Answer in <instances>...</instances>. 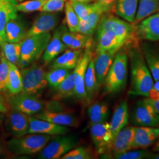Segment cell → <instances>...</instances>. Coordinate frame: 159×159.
Returning <instances> with one entry per match:
<instances>
[{"mask_svg":"<svg viewBox=\"0 0 159 159\" xmlns=\"http://www.w3.org/2000/svg\"><path fill=\"white\" fill-rule=\"evenodd\" d=\"M46 73L43 66L32 63L21 68L22 93L37 96L48 85Z\"/></svg>","mask_w":159,"mask_h":159,"instance_id":"cell-5","label":"cell"},{"mask_svg":"<svg viewBox=\"0 0 159 159\" xmlns=\"http://www.w3.org/2000/svg\"><path fill=\"white\" fill-rule=\"evenodd\" d=\"M159 137V128L157 127H135L133 148H145L153 144Z\"/></svg>","mask_w":159,"mask_h":159,"instance_id":"cell-20","label":"cell"},{"mask_svg":"<svg viewBox=\"0 0 159 159\" xmlns=\"http://www.w3.org/2000/svg\"><path fill=\"white\" fill-rule=\"evenodd\" d=\"M120 50H110L97 52L94 60V68L97 79L101 85H104L109 69L113 63L116 53Z\"/></svg>","mask_w":159,"mask_h":159,"instance_id":"cell-15","label":"cell"},{"mask_svg":"<svg viewBox=\"0 0 159 159\" xmlns=\"http://www.w3.org/2000/svg\"><path fill=\"white\" fill-rule=\"evenodd\" d=\"M5 1H6V0H0V9H1V8L2 7V6H3V4H4V2H5Z\"/></svg>","mask_w":159,"mask_h":159,"instance_id":"cell-52","label":"cell"},{"mask_svg":"<svg viewBox=\"0 0 159 159\" xmlns=\"http://www.w3.org/2000/svg\"><path fill=\"white\" fill-rule=\"evenodd\" d=\"M90 125V134L93 142L97 151L99 153H102L111 148L113 140L110 123L105 121Z\"/></svg>","mask_w":159,"mask_h":159,"instance_id":"cell-11","label":"cell"},{"mask_svg":"<svg viewBox=\"0 0 159 159\" xmlns=\"http://www.w3.org/2000/svg\"><path fill=\"white\" fill-rule=\"evenodd\" d=\"M75 80V71L74 70L73 72H71L60 85L55 88L56 91L53 99L59 101L74 96Z\"/></svg>","mask_w":159,"mask_h":159,"instance_id":"cell-31","label":"cell"},{"mask_svg":"<svg viewBox=\"0 0 159 159\" xmlns=\"http://www.w3.org/2000/svg\"><path fill=\"white\" fill-rule=\"evenodd\" d=\"M71 73V70L69 69L51 68L50 71L46 73V79L47 80L48 84L53 88L57 87L68 77Z\"/></svg>","mask_w":159,"mask_h":159,"instance_id":"cell-36","label":"cell"},{"mask_svg":"<svg viewBox=\"0 0 159 159\" xmlns=\"http://www.w3.org/2000/svg\"><path fill=\"white\" fill-rule=\"evenodd\" d=\"M10 110L7 98L0 94V114L7 113Z\"/></svg>","mask_w":159,"mask_h":159,"instance_id":"cell-44","label":"cell"},{"mask_svg":"<svg viewBox=\"0 0 159 159\" xmlns=\"http://www.w3.org/2000/svg\"><path fill=\"white\" fill-rule=\"evenodd\" d=\"M90 153L89 150L84 147L73 148L67 153L64 154L61 159H91Z\"/></svg>","mask_w":159,"mask_h":159,"instance_id":"cell-42","label":"cell"},{"mask_svg":"<svg viewBox=\"0 0 159 159\" xmlns=\"http://www.w3.org/2000/svg\"><path fill=\"white\" fill-rule=\"evenodd\" d=\"M131 89L133 96H146L154 86V80L148 68L143 52L137 47L129 50Z\"/></svg>","mask_w":159,"mask_h":159,"instance_id":"cell-1","label":"cell"},{"mask_svg":"<svg viewBox=\"0 0 159 159\" xmlns=\"http://www.w3.org/2000/svg\"><path fill=\"white\" fill-rule=\"evenodd\" d=\"M129 106L126 101H123L115 109L112 119L110 123V129L113 137L120 130L127 126L129 123Z\"/></svg>","mask_w":159,"mask_h":159,"instance_id":"cell-23","label":"cell"},{"mask_svg":"<svg viewBox=\"0 0 159 159\" xmlns=\"http://www.w3.org/2000/svg\"><path fill=\"white\" fill-rule=\"evenodd\" d=\"M50 135L32 133L14 137L7 144L8 150L15 155H31L40 152L50 140Z\"/></svg>","mask_w":159,"mask_h":159,"instance_id":"cell-4","label":"cell"},{"mask_svg":"<svg viewBox=\"0 0 159 159\" xmlns=\"http://www.w3.org/2000/svg\"><path fill=\"white\" fill-rule=\"evenodd\" d=\"M135 127L125 126L114 137L111 145L113 154L123 153L133 148Z\"/></svg>","mask_w":159,"mask_h":159,"instance_id":"cell-17","label":"cell"},{"mask_svg":"<svg viewBox=\"0 0 159 159\" xmlns=\"http://www.w3.org/2000/svg\"><path fill=\"white\" fill-rule=\"evenodd\" d=\"M10 108L19 111L29 116H32L44 110L46 102L33 95L22 92L11 95L7 98Z\"/></svg>","mask_w":159,"mask_h":159,"instance_id":"cell-8","label":"cell"},{"mask_svg":"<svg viewBox=\"0 0 159 159\" xmlns=\"http://www.w3.org/2000/svg\"><path fill=\"white\" fill-rule=\"evenodd\" d=\"M70 1L80 20H85L90 14L95 11L99 7V4L97 2L92 4H89L88 3L70 0Z\"/></svg>","mask_w":159,"mask_h":159,"instance_id":"cell-37","label":"cell"},{"mask_svg":"<svg viewBox=\"0 0 159 159\" xmlns=\"http://www.w3.org/2000/svg\"><path fill=\"white\" fill-rule=\"evenodd\" d=\"M110 114L108 105L104 102H95L88 108L90 125L106 121Z\"/></svg>","mask_w":159,"mask_h":159,"instance_id":"cell-33","label":"cell"},{"mask_svg":"<svg viewBox=\"0 0 159 159\" xmlns=\"http://www.w3.org/2000/svg\"><path fill=\"white\" fill-rule=\"evenodd\" d=\"M66 22L68 30L71 32H78L80 19L71 6L70 0L67 1L65 5Z\"/></svg>","mask_w":159,"mask_h":159,"instance_id":"cell-38","label":"cell"},{"mask_svg":"<svg viewBox=\"0 0 159 159\" xmlns=\"http://www.w3.org/2000/svg\"><path fill=\"white\" fill-rule=\"evenodd\" d=\"M4 117H5L4 114H0V125L3 121V120L4 119Z\"/></svg>","mask_w":159,"mask_h":159,"instance_id":"cell-51","label":"cell"},{"mask_svg":"<svg viewBox=\"0 0 159 159\" xmlns=\"http://www.w3.org/2000/svg\"><path fill=\"white\" fill-rule=\"evenodd\" d=\"M129 57L123 51H118L109 69L104 82V91L114 94L123 90L126 85Z\"/></svg>","mask_w":159,"mask_h":159,"instance_id":"cell-2","label":"cell"},{"mask_svg":"<svg viewBox=\"0 0 159 159\" xmlns=\"http://www.w3.org/2000/svg\"><path fill=\"white\" fill-rule=\"evenodd\" d=\"M157 143L156 144V146H155V148H154V150L155 151H157V152H159V137L157 139Z\"/></svg>","mask_w":159,"mask_h":159,"instance_id":"cell-49","label":"cell"},{"mask_svg":"<svg viewBox=\"0 0 159 159\" xmlns=\"http://www.w3.org/2000/svg\"><path fill=\"white\" fill-rule=\"evenodd\" d=\"M0 46L7 60L16 66H18L21 58V42L9 43L1 41Z\"/></svg>","mask_w":159,"mask_h":159,"instance_id":"cell-35","label":"cell"},{"mask_svg":"<svg viewBox=\"0 0 159 159\" xmlns=\"http://www.w3.org/2000/svg\"><path fill=\"white\" fill-rule=\"evenodd\" d=\"M27 31L17 18L11 19L7 23L5 27L6 41L9 43H20L26 37Z\"/></svg>","mask_w":159,"mask_h":159,"instance_id":"cell-25","label":"cell"},{"mask_svg":"<svg viewBox=\"0 0 159 159\" xmlns=\"http://www.w3.org/2000/svg\"><path fill=\"white\" fill-rule=\"evenodd\" d=\"M139 0H117L116 14L129 23H134Z\"/></svg>","mask_w":159,"mask_h":159,"instance_id":"cell-29","label":"cell"},{"mask_svg":"<svg viewBox=\"0 0 159 159\" xmlns=\"http://www.w3.org/2000/svg\"><path fill=\"white\" fill-rule=\"evenodd\" d=\"M97 2L100 4V5L104 7L105 8H107L109 10L111 8L112 6H113L117 0H96Z\"/></svg>","mask_w":159,"mask_h":159,"instance_id":"cell-45","label":"cell"},{"mask_svg":"<svg viewBox=\"0 0 159 159\" xmlns=\"http://www.w3.org/2000/svg\"><path fill=\"white\" fill-rule=\"evenodd\" d=\"M25 1V0H17L18 2H22V1Z\"/></svg>","mask_w":159,"mask_h":159,"instance_id":"cell-54","label":"cell"},{"mask_svg":"<svg viewBox=\"0 0 159 159\" xmlns=\"http://www.w3.org/2000/svg\"><path fill=\"white\" fill-rule=\"evenodd\" d=\"M61 40L64 44L71 50H81L85 48L87 44L91 41V37L85 35L79 32L68 31L63 26Z\"/></svg>","mask_w":159,"mask_h":159,"instance_id":"cell-24","label":"cell"},{"mask_svg":"<svg viewBox=\"0 0 159 159\" xmlns=\"http://www.w3.org/2000/svg\"><path fill=\"white\" fill-rule=\"evenodd\" d=\"M62 30L63 26H61L55 31L52 37H51V40L46 47L42 57L44 65L51 63L58 55L66 50L67 47L61 40Z\"/></svg>","mask_w":159,"mask_h":159,"instance_id":"cell-19","label":"cell"},{"mask_svg":"<svg viewBox=\"0 0 159 159\" xmlns=\"http://www.w3.org/2000/svg\"><path fill=\"white\" fill-rule=\"evenodd\" d=\"M58 22V16L54 12H43L34 21L27 31L26 37L37 34L50 33L55 29Z\"/></svg>","mask_w":159,"mask_h":159,"instance_id":"cell-16","label":"cell"},{"mask_svg":"<svg viewBox=\"0 0 159 159\" xmlns=\"http://www.w3.org/2000/svg\"><path fill=\"white\" fill-rule=\"evenodd\" d=\"M97 52L110 50H120L125 43L116 35L113 31L108 30L97 35Z\"/></svg>","mask_w":159,"mask_h":159,"instance_id":"cell-22","label":"cell"},{"mask_svg":"<svg viewBox=\"0 0 159 159\" xmlns=\"http://www.w3.org/2000/svg\"><path fill=\"white\" fill-rule=\"evenodd\" d=\"M8 71L9 61L7 60L2 51L0 60V93H3L7 90Z\"/></svg>","mask_w":159,"mask_h":159,"instance_id":"cell-40","label":"cell"},{"mask_svg":"<svg viewBox=\"0 0 159 159\" xmlns=\"http://www.w3.org/2000/svg\"><path fill=\"white\" fill-rule=\"evenodd\" d=\"M157 12H159V10H158V11Z\"/></svg>","mask_w":159,"mask_h":159,"instance_id":"cell-55","label":"cell"},{"mask_svg":"<svg viewBox=\"0 0 159 159\" xmlns=\"http://www.w3.org/2000/svg\"><path fill=\"white\" fill-rule=\"evenodd\" d=\"M159 0H139L134 24H138L143 20L157 12Z\"/></svg>","mask_w":159,"mask_h":159,"instance_id":"cell-34","label":"cell"},{"mask_svg":"<svg viewBox=\"0 0 159 159\" xmlns=\"http://www.w3.org/2000/svg\"><path fill=\"white\" fill-rule=\"evenodd\" d=\"M136 33L137 35L143 40L159 41V12L144 18L139 23Z\"/></svg>","mask_w":159,"mask_h":159,"instance_id":"cell-14","label":"cell"},{"mask_svg":"<svg viewBox=\"0 0 159 159\" xmlns=\"http://www.w3.org/2000/svg\"><path fill=\"white\" fill-rule=\"evenodd\" d=\"M47 0H25L17 4L18 11L32 12L41 11Z\"/></svg>","mask_w":159,"mask_h":159,"instance_id":"cell-39","label":"cell"},{"mask_svg":"<svg viewBox=\"0 0 159 159\" xmlns=\"http://www.w3.org/2000/svg\"><path fill=\"white\" fill-rule=\"evenodd\" d=\"M51 38L50 33L25 37L21 42V58L18 66L24 68L37 61L43 54Z\"/></svg>","mask_w":159,"mask_h":159,"instance_id":"cell-3","label":"cell"},{"mask_svg":"<svg viewBox=\"0 0 159 159\" xmlns=\"http://www.w3.org/2000/svg\"><path fill=\"white\" fill-rule=\"evenodd\" d=\"M152 154L148 151L139 150L135 151H127L125 153L113 154L114 157L117 159H150Z\"/></svg>","mask_w":159,"mask_h":159,"instance_id":"cell-41","label":"cell"},{"mask_svg":"<svg viewBox=\"0 0 159 159\" xmlns=\"http://www.w3.org/2000/svg\"><path fill=\"white\" fill-rule=\"evenodd\" d=\"M6 121V129L14 137H22L28 133L30 116L10 108Z\"/></svg>","mask_w":159,"mask_h":159,"instance_id":"cell-12","label":"cell"},{"mask_svg":"<svg viewBox=\"0 0 159 159\" xmlns=\"http://www.w3.org/2000/svg\"><path fill=\"white\" fill-rule=\"evenodd\" d=\"M68 0H47L41 11L56 12L61 11Z\"/></svg>","mask_w":159,"mask_h":159,"instance_id":"cell-43","label":"cell"},{"mask_svg":"<svg viewBox=\"0 0 159 159\" xmlns=\"http://www.w3.org/2000/svg\"><path fill=\"white\" fill-rule=\"evenodd\" d=\"M150 159H159V153H157L154 154H152Z\"/></svg>","mask_w":159,"mask_h":159,"instance_id":"cell-48","label":"cell"},{"mask_svg":"<svg viewBox=\"0 0 159 159\" xmlns=\"http://www.w3.org/2000/svg\"><path fill=\"white\" fill-rule=\"evenodd\" d=\"M17 0H6L0 9V41H6L5 27L10 20L17 18Z\"/></svg>","mask_w":159,"mask_h":159,"instance_id":"cell-28","label":"cell"},{"mask_svg":"<svg viewBox=\"0 0 159 159\" xmlns=\"http://www.w3.org/2000/svg\"><path fill=\"white\" fill-rule=\"evenodd\" d=\"M72 1H79L81 2H84V3H89L90 2H92L93 1H96V0H72Z\"/></svg>","mask_w":159,"mask_h":159,"instance_id":"cell-50","label":"cell"},{"mask_svg":"<svg viewBox=\"0 0 159 159\" xmlns=\"http://www.w3.org/2000/svg\"><path fill=\"white\" fill-rule=\"evenodd\" d=\"M1 46H0V60H1Z\"/></svg>","mask_w":159,"mask_h":159,"instance_id":"cell-53","label":"cell"},{"mask_svg":"<svg viewBox=\"0 0 159 159\" xmlns=\"http://www.w3.org/2000/svg\"><path fill=\"white\" fill-rule=\"evenodd\" d=\"M81 55V50L68 49L60 56L56 58L51 63V67L74 69Z\"/></svg>","mask_w":159,"mask_h":159,"instance_id":"cell-26","label":"cell"},{"mask_svg":"<svg viewBox=\"0 0 159 159\" xmlns=\"http://www.w3.org/2000/svg\"><path fill=\"white\" fill-rule=\"evenodd\" d=\"M131 121L137 126L157 127L159 114L145 99L138 101L131 113Z\"/></svg>","mask_w":159,"mask_h":159,"instance_id":"cell-10","label":"cell"},{"mask_svg":"<svg viewBox=\"0 0 159 159\" xmlns=\"http://www.w3.org/2000/svg\"><path fill=\"white\" fill-rule=\"evenodd\" d=\"M4 153V146L3 143L0 140V157Z\"/></svg>","mask_w":159,"mask_h":159,"instance_id":"cell-47","label":"cell"},{"mask_svg":"<svg viewBox=\"0 0 159 159\" xmlns=\"http://www.w3.org/2000/svg\"><path fill=\"white\" fill-rule=\"evenodd\" d=\"M23 84L21 71L17 66L9 62V71L7 84V90L11 95L22 91Z\"/></svg>","mask_w":159,"mask_h":159,"instance_id":"cell-32","label":"cell"},{"mask_svg":"<svg viewBox=\"0 0 159 159\" xmlns=\"http://www.w3.org/2000/svg\"><path fill=\"white\" fill-rule=\"evenodd\" d=\"M108 30L113 31L125 44L131 43L136 33L134 24L111 14L102 16L97 27V35Z\"/></svg>","mask_w":159,"mask_h":159,"instance_id":"cell-6","label":"cell"},{"mask_svg":"<svg viewBox=\"0 0 159 159\" xmlns=\"http://www.w3.org/2000/svg\"><path fill=\"white\" fill-rule=\"evenodd\" d=\"M79 138L74 135H57L50 139L40 152L37 158L40 159H60L64 154L75 148Z\"/></svg>","mask_w":159,"mask_h":159,"instance_id":"cell-7","label":"cell"},{"mask_svg":"<svg viewBox=\"0 0 159 159\" xmlns=\"http://www.w3.org/2000/svg\"><path fill=\"white\" fill-rule=\"evenodd\" d=\"M145 100L153 107L157 113L159 114V100H152L146 98H145Z\"/></svg>","mask_w":159,"mask_h":159,"instance_id":"cell-46","label":"cell"},{"mask_svg":"<svg viewBox=\"0 0 159 159\" xmlns=\"http://www.w3.org/2000/svg\"><path fill=\"white\" fill-rule=\"evenodd\" d=\"M142 52L154 81H159V50L153 46L144 44Z\"/></svg>","mask_w":159,"mask_h":159,"instance_id":"cell-27","label":"cell"},{"mask_svg":"<svg viewBox=\"0 0 159 159\" xmlns=\"http://www.w3.org/2000/svg\"><path fill=\"white\" fill-rule=\"evenodd\" d=\"M91 48L92 42L90 41L85 47V51L81 55L76 67L74 68L75 71L74 96L80 100L85 101L87 102V96L85 91L84 77L86 69L93 58Z\"/></svg>","mask_w":159,"mask_h":159,"instance_id":"cell-9","label":"cell"},{"mask_svg":"<svg viewBox=\"0 0 159 159\" xmlns=\"http://www.w3.org/2000/svg\"><path fill=\"white\" fill-rule=\"evenodd\" d=\"M84 84L87 96V102H90L96 96L100 87L97 79L94 68V60L93 58L90 61L85 71Z\"/></svg>","mask_w":159,"mask_h":159,"instance_id":"cell-30","label":"cell"},{"mask_svg":"<svg viewBox=\"0 0 159 159\" xmlns=\"http://www.w3.org/2000/svg\"><path fill=\"white\" fill-rule=\"evenodd\" d=\"M34 117L58 125L66 127H77L79 125V120L75 115L64 111H51L44 110L34 114Z\"/></svg>","mask_w":159,"mask_h":159,"instance_id":"cell-18","label":"cell"},{"mask_svg":"<svg viewBox=\"0 0 159 159\" xmlns=\"http://www.w3.org/2000/svg\"><path fill=\"white\" fill-rule=\"evenodd\" d=\"M69 131L67 127L58 125L50 121L39 119L34 116L29 118V134H43L50 136L66 134Z\"/></svg>","mask_w":159,"mask_h":159,"instance_id":"cell-13","label":"cell"},{"mask_svg":"<svg viewBox=\"0 0 159 159\" xmlns=\"http://www.w3.org/2000/svg\"><path fill=\"white\" fill-rule=\"evenodd\" d=\"M108 11V9L99 4V7L90 14L85 20H80L78 32L91 37L96 31L97 25L102 16Z\"/></svg>","mask_w":159,"mask_h":159,"instance_id":"cell-21","label":"cell"}]
</instances>
